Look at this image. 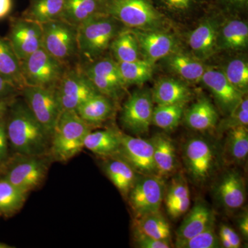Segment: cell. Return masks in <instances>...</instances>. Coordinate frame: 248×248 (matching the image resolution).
<instances>
[{
	"label": "cell",
	"instance_id": "1",
	"mask_svg": "<svg viewBox=\"0 0 248 248\" xmlns=\"http://www.w3.org/2000/svg\"><path fill=\"white\" fill-rule=\"evenodd\" d=\"M6 131L8 140L18 155L42 156L48 149L50 138L26 104L13 107Z\"/></svg>",
	"mask_w": 248,
	"mask_h": 248
},
{
	"label": "cell",
	"instance_id": "20",
	"mask_svg": "<svg viewBox=\"0 0 248 248\" xmlns=\"http://www.w3.org/2000/svg\"><path fill=\"white\" fill-rule=\"evenodd\" d=\"M156 175L168 177L177 169V153L172 140L164 134L151 139Z\"/></svg>",
	"mask_w": 248,
	"mask_h": 248
},
{
	"label": "cell",
	"instance_id": "44",
	"mask_svg": "<svg viewBox=\"0 0 248 248\" xmlns=\"http://www.w3.org/2000/svg\"><path fill=\"white\" fill-rule=\"evenodd\" d=\"M8 141L6 124L1 118L0 119V164L7 159Z\"/></svg>",
	"mask_w": 248,
	"mask_h": 248
},
{
	"label": "cell",
	"instance_id": "39",
	"mask_svg": "<svg viewBox=\"0 0 248 248\" xmlns=\"http://www.w3.org/2000/svg\"><path fill=\"white\" fill-rule=\"evenodd\" d=\"M178 248H221L219 238L215 232L214 226L194 236L186 241L176 242Z\"/></svg>",
	"mask_w": 248,
	"mask_h": 248
},
{
	"label": "cell",
	"instance_id": "7",
	"mask_svg": "<svg viewBox=\"0 0 248 248\" xmlns=\"http://www.w3.org/2000/svg\"><path fill=\"white\" fill-rule=\"evenodd\" d=\"M183 159L191 178L196 183L203 184L211 177L215 170L216 153L208 140L191 138L183 146Z\"/></svg>",
	"mask_w": 248,
	"mask_h": 248
},
{
	"label": "cell",
	"instance_id": "34",
	"mask_svg": "<svg viewBox=\"0 0 248 248\" xmlns=\"http://www.w3.org/2000/svg\"><path fill=\"white\" fill-rule=\"evenodd\" d=\"M186 104L178 103L157 105L153 110L152 124L166 131L174 130L182 120Z\"/></svg>",
	"mask_w": 248,
	"mask_h": 248
},
{
	"label": "cell",
	"instance_id": "47",
	"mask_svg": "<svg viewBox=\"0 0 248 248\" xmlns=\"http://www.w3.org/2000/svg\"><path fill=\"white\" fill-rule=\"evenodd\" d=\"M16 91H17V89L14 86L0 76V100L3 98L9 97Z\"/></svg>",
	"mask_w": 248,
	"mask_h": 248
},
{
	"label": "cell",
	"instance_id": "15",
	"mask_svg": "<svg viewBox=\"0 0 248 248\" xmlns=\"http://www.w3.org/2000/svg\"><path fill=\"white\" fill-rule=\"evenodd\" d=\"M202 79L213 93L221 108L229 114L238 107L244 98V93L234 87L223 72L206 70Z\"/></svg>",
	"mask_w": 248,
	"mask_h": 248
},
{
	"label": "cell",
	"instance_id": "12",
	"mask_svg": "<svg viewBox=\"0 0 248 248\" xmlns=\"http://www.w3.org/2000/svg\"><path fill=\"white\" fill-rule=\"evenodd\" d=\"M153 96L147 91L133 93L124 104L121 120L124 128L135 135L149 130L153 119Z\"/></svg>",
	"mask_w": 248,
	"mask_h": 248
},
{
	"label": "cell",
	"instance_id": "9",
	"mask_svg": "<svg viewBox=\"0 0 248 248\" xmlns=\"http://www.w3.org/2000/svg\"><path fill=\"white\" fill-rule=\"evenodd\" d=\"M55 91L62 111L76 110L81 103L100 93L80 68L66 70Z\"/></svg>",
	"mask_w": 248,
	"mask_h": 248
},
{
	"label": "cell",
	"instance_id": "23",
	"mask_svg": "<svg viewBox=\"0 0 248 248\" xmlns=\"http://www.w3.org/2000/svg\"><path fill=\"white\" fill-rule=\"evenodd\" d=\"M185 119L189 128L197 131H208L217 126L218 116L212 103L203 98L186 111Z\"/></svg>",
	"mask_w": 248,
	"mask_h": 248
},
{
	"label": "cell",
	"instance_id": "17",
	"mask_svg": "<svg viewBox=\"0 0 248 248\" xmlns=\"http://www.w3.org/2000/svg\"><path fill=\"white\" fill-rule=\"evenodd\" d=\"M213 210L204 202H198L183 220L177 231L176 242L186 241L215 225Z\"/></svg>",
	"mask_w": 248,
	"mask_h": 248
},
{
	"label": "cell",
	"instance_id": "49",
	"mask_svg": "<svg viewBox=\"0 0 248 248\" xmlns=\"http://www.w3.org/2000/svg\"><path fill=\"white\" fill-rule=\"evenodd\" d=\"M13 8V0H0V19L9 16Z\"/></svg>",
	"mask_w": 248,
	"mask_h": 248
},
{
	"label": "cell",
	"instance_id": "35",
	"mask_svg": "<svg viewBox=\"0 0 248 248\" xmlns=\"http://www.w3.org/2000/svg\"><path fill=\"white\" fill-rule=\"evenodd\" d=\"M118 63V62H117ZM124 84H139L148 81L153 75V63L147 60L118 63Z\"/></svg>",
	"mask_w": 248,
	"mask_h": 248
},
{
	"label": "cell",
	"instance_id": "45",
	"mask_svg": "<svg viewBox=\"0 0 248 248\" xmlns=\"http://www.w3.org/2000/svg\"><path fill=\"white\" fill-rule=\"evenodd\" d=\"M219 236L226 237L232 245L233 248H239L241 246V238L231 227L221 225L219 229Z\"/></svg>",
	"mask_w": 248,
	"mask_h": 248
},
{
	"label": "cell",
	"instance_id": "27",
	"mask_svg": "<svg viewBox=\"0 0 248 248\" xmlns=\"http://www.w3.org/2000/svg\"><path fill=\"white\" fill-rule=\"evenodd\" d=\"M134 226L135 231L155 239L171 242L170 226L160 211L135 218Z\"/></svg>",
	"mask_w": 248,
	"mask_h": 248
},
{
	"label": "cell",
	"instance_id": "29",
	"mask_svg": "<svg viewBox=\"0 0 248 248\" xmlns=\"http://www.w3.org/2000/svg\"><path fill=\"white\" fill-rule=\"evenodd\" d=\"M217 37L215 24L206 21L192 31L189 37V45L197 55L206 58L213 53L216 46Z\"/></svg>",
	"mask_w": 248,
	"mask_h": 248
},
{
	"label": "cell",
	"instance_id": "36",
	"mask_svg": "<svg viewBox=\"0 0 248 248\" xmlns=\"http://www.w3.org/2000/svg\"><path fill=\"white\" fill-rule=\"evenodd\" d=\"M221 40L223 48L239 50L246 48L248 42V24L243 21H231L223 28Z\"/></svg>",
	"mask_w": 248,
	"mask_h": 248
},
{
	"label": "cell",
	"instance_id": "25",
	"mask_svg": "<svg viewBox=\"0 0 248 248\" xmlns=\"http://www.w3.org/2000/svg\"><path fill=\"white\" fill-rule=\"evenodd\" d=\"M153 102L157 105L186 103L190 99V89L181 81L172 79L160 80L153 89Z\"/></svg>",
	"mask_w": 248,
	"mask_h": 248
},
{
	"label": "cell",
	"instance_id": "11",
	"mask_svg": "<svg viewBox=\"0 0 248 248\" xmlns=\"http://www.w3.org/2000/svg\"><path fill=\"white\" fill-rule=\"evenodd\" d=\"M10 165L4 179L25 193L35 190L46 176L48 164L42 156H24Z\"/></svg>",
	"mask_w": 248,
	"mask_h": 248
},
{
	"label": "cell",
	"instance_id": "22",
	"mask_svg": "<svg viewBox=\"0 0 248 248\" xmlns=\"http://www.w3.org/2000/svg\"><path fill=\"white\" fill-rule=\"evenodd\" d=\"M112 157L113 159L106 161L104 170L122 195L126 197L140 174L124 160L117 156Z\"/></svg>",
	"mask_w": 248,
	"mask_h": 248
},
{
	"label": "cell",
	"instance_id": "37",
	"mask_svg": "<svg viewBox=\"0 0 248 248\" xmlns=\"http://www.w3.org/2000/svg\"><path fill=\"white\" fill-rule=\"evenodd\" d=\"M84 71L85 73L89 74L95 75V76L107 78L123 88L125 86L121 76L118 63L110 59L99 60L90 65L84 70Z\"/></svg>",
	"mask_w": 248,
	"mask_h": 248
},
{
	"label": "cell",
	"instance_id": "46",
	"mask_svg": "<svg viewBox=\"0 0 248 248\" xmlns=\"http://www.w3.org/2000/svg\"><path fill=\"white\" fill-rule=\"evenodd\" d=\"M169 9L174 11H186L190 9L195 0H161Z\"/></svg>",
	"mask_w": 248,
	"mask_h": 248
},
{
	"label": "cell",
	"instance_id": "8",
	"mask_svg": "<svg viewBox=\"0 0 248 248\" xmlns=\"http://www.w3.org/2000/svg\"><path fill=\"white\" fill-rule=\"evenodd\" d=\"M42 48L63 62L78 53L77 27L58 19L42 24Z\"/></svg>",
	"mask_w": 248,
	"mask_h": 248
},
{
	"label": "cell",
	"instance_id": "5",
	"mask_svg": "<svg viewBox=\"0 0 248 248\" xmlns=\"http://www.w3.org/2000/svg\"><path fill=\"white\" fill-rule=\"evenodd\" d=\"M105 14L127 27H153L161 16L148 0H105Z\"/></svg>",
	"mask_w": 248,
	"mask_h": 248
},
{
	"label": "cell",
	"instance_id": "3",
	"mask_svg": "<svg viewBox=\"0 0 248 248\" xmlns=\"http://www.w3.org/2000/svg\"><path fill=\"white\" fill-rule=\"evenodd\" d=\"M117 34L115 19L107 14L97 15L77 27L78 53L94 60L110 46Z\"/></svg>",
	"mask_w": 248,
	"mask_h": 248
},
{
	"label": "cell",
	"instance_id": "30",
	"mask_svg": "<svg viewBox=\"0 0 248 248\" xmlns=\"http://www.w3.org/2000/svg\"><path fill=\"white\" fill-rule=\"evenodd\" d=\"M28 194L2 178L0 179V213L11 217L22 209Z\"/></svg>",
	"mask_w": 248,
	"mask_h": 248
},
{
	"label": "cell",
	"instance_id": "48",
	"mask_svg": "<svg viewBox=\"0 0 248 248\" xmlns=\"http://www.w3.org/2000/svg\"><path fill=\"white\" fill-rule=\"evenodd\" d=\"M238 226L241 234L246 240L248 239V212L244 213L239 217L238 220Z\"/></svg>",
	"mask_w": 248,
	"mask_h": 248
},
{
	"label": "cell",
	"instance_id": "19",
	"mask_svg": "<svg viewBox=\"0 0 248 248\" xmlns=\"http://www.w3.org/2000/svg\"><path fill=\"white\" fill-rule=\"evenodd\" d=\"M101 14H105V0H65L60 19L78 27Z\"/></svg>",
	"mask_w": 248,
	"mask_h": 248
},
{
	"label": "cell",
	"instance_id": "24",
	"mask_svg": "<svg viewBox=\"0 0 248 248\" xmlns=\"http://www.w3.org/2000/svg\"><path fill=\"white\" fill-rule=\"evenodd\" d=\"M121 133L114 129L91 131L85 138L84 148L102 156H115L120 148Z\"/></svg>",
	"mask_w": 248,
	"mask_h": 248
},
{
	"label": "cell",
	"instance_id": "41",
	"mask_svg": "<svg viewBox=\"0 0 248 248\" xmlns=\"http://www.w3.org/2000/svg\"><path fill=\"white\" fill-rule=\"evenodd\" d=\"M248 98H243L238 107L230 114L229 117L223 121L217 128L218 133L228 132L236 127L248 126Z\"/></svg>",
	"mask_w": 248,
	"mask_h": 248
},
{
	"label": "cell",
	"instance_id": "6",
	"mask_svg": "<svg viewBox=\"0 0 248 248\" xmlns=\"http://www.w3.org/2000/svg\"><path fill=\"white\" fill-rule=\"evenodd\" d=\"M165 191L166 186L162 177L140 174L128 195L135 218L159 211Z\"/></svg>",
	"mask_w": 248,
	"mask_h": 248
},
{
	"label": "cell",
	"instance_id": "52",
	"mask_svg": "<svg viewBox=\"0 0 248 248\" xmlns=\"http://www.w3.org/2000/svg\"><path fill=\"white\" fill-rule=\"evenodd\" d=\"M231 1H233V2L236 3H246L247 2L248 0H231Z\"/></svg>",
	"mask_w": 248,
	"mask_h": 248
},
{
	"label": "cell",
	"instance_id": "33",
	"mask_svg": "<svg viewBox=\"0 0 248 248\" xmlns=\"http://www.w3.org/2000/svg\"><path fill=\"white\" fill-rule=\"evenodd\" d=\"M226 151L230 159L237 164L244 162L248 155L247 126L241 125L228 130Z\"/></svg>",
	"mask_w": 248,
	"mask_h": 248
},
{
	"label": "cell",
	"instance_id": "32",
	"mask_svg": "<svg viewBox=\"0 0 248 248\" xmlns=\"http://www.w3.org/2000/svg\"><path fill=\"white\" fill-rule=\"evenodd\" d=\"M169 56V66L182 78L190 81L202 79L205 70L200 62L182 53H170Z\"/></svg>",
	"mask_w": 248,
	"mask_h": 248
},
{
	"label": "cell",
	"instance_id": "42",
	"mask_svg": "<svg viewBox=\"0 0 248 248\" xmlns=\"http://www.w3.org/2000/svg\"><path fill=\"white\" fill-rule=\"evenodd\" d=\"M86 74L91 80V82L95 86L97 91L101 94H104L108 98L116 99L118 97L121 91L124 89L122 86L112 82V81L107 79V78L95 76V75L89 74V73H86Z\"/></svg>",
	"mask_w": 248,
	"mask_h": 248
},
{
	"label": "cell",
	"instance_id": "50",
	"mask_svg": "<svg viewBox=\"0 0 248 248\" xmlns=\"http://www.w3.org/2000/svg\"><path fill=\"white\" fill-rule=\"evenodd\" d=\"M6 110V104L4 101L0 100V119L2 118Z\"/></svg>",
	"mask_w": 248,
	"mask_h": 248
},
{
	"label": "cell",
	"instance_id": "4",
	"mask_svg": "<svg viewBox=\"0 0 248 248\" xmlns=\"http://www.w3.org/2000/svg\"><path fill=\"white\" fill-rule=\"evenodd\" d=\"M26 86L55 88L65 70L63 62L53 58L43 48L21 62Z\"/></svg>",
	"mask_w": 248,
	"mask_h": 248
},
{
	"label": "cell",
	"instance_id": "26",
	"mask_svg": "<svg viewBox=\"0 0 248 248\" xmlns=\"http://www.w3.org/2000/svg\"><path fill=\"white\" fill-rule=\"evenodd\" d=\"M112 103L107 96L98 93L86 99L77 108L76 112L90 124L106 121L112 112Z\"/></svg>",
	"mask_w": 248,
	"mask_h": 248
},
{
	"label": "cell",
	"instance_id": "43",
	"mask_svg": "<svg viewBox=\"0 0 248 248\" xmlns=\"http://www.w3.org/2000/svg\"><path fill=\"white\" fill-rule=\"evenodd\" d=\"M134 237L138 247L141 248H170V241L155 239L151 236L134 230Z\"/></svg>",
	"mask_w": 248,
	"mask_h": 248
},
{
	"label": "cell",
	"instance_id": "51",
	"mask_svg": "<svg viewBox=\"0 0 248 248\" xmlns=\"http://www.w3.org/2000/svg\"><path fill=\"white\" fill-rule=\"evenodd\" d=\"M12 246H9V245L0 242V248H11Z\"/></svg>",
	"mask_w": 248,
	"mask_h": 248
},
{
	"label": "cell",
	"instance_id": "16",
	"mask_svg": "<svg viewBox=\"0 0 248 248\" xmlns=\"http://www.w3.org/2000/svg\"><path fill=\"white\" fill-rule=\"evenodd\" d=\"M216 196L225 208L231 210L241 208L246 200L244 178L236 171L225 173L217 184Z\"/></svg>",
	"mask_w": 248,
	"mask_h": 248
},
{
	"label": "cell",
	"instance_id": "2",
	"mask_svg": "<svg viewBox=\"0 0 248 248\" xmlns=\"http://www.w3.org/2000/svg\"><path fill=\"white\" fill-rule=\"evenodd\" d=\"M91 131V124L76 110H62L52 135L51 152L59 161H67L84 148V140Z\"/></svg>",
	"mask_w": 248,
	"mask_h": 248
},
{
	"label": "cell",
	"instance_id": "31",
	"mask_svg": "<svg viewBox=\"0 0 248 248\" xmlns=\"http://www.w3.org/2000/svg\"><path fill=\"white\" fill-rule=\"evenodd\" d=\"M111 49L117 62H131L139 60L138 40L130 31L118 32L110 44Z\"/></svg>",
	"mask_w": 248,
	"mask_h": 248
},
{
	"label": "cell",
	"instance_id": "18",
	"mask_svg": "<svg viewBox=\"0 0 248 248\" xmlns=\"http://www.w3.org/2000/svg\"><path fill=\"white\" fill-rule=\"evenodd\" d=\"M134 33L147 61L153 63L172 53L174 40L169 34L154 31H138Z\"/></svg>",
	"mask_w": 248,
	"mask_h": 248
},
{
	"label": "cell",
	"instance_id": "28",
	"mask_svg": "<svg viewBox=\"0 0 248 248\" xmlns=\"http://www.w3.org/2000/svg\"><path fill=\"white\" fill-rule=\"evenodd\" d=\"M65 0H31L23 17L44 24L60 19Z\"/></svg>",
	"mask_w": 248,
	"mask_h": 248
},
{
	"label": "cell",
	"instance_id": "10",
	"mask_svg": "<svg viewBox=\"0 0 248 248\" xmlns=\"http://www.w3.org/2000/svg\"><path fill=\"white\" fill-rule=\"evenodd\" d=\"M22 91L27 107L51 138L62 112L55 88L26 86Z\"/></svg>",
	"mask_w": 248,
	"mask_h": 248
},
{
	"label": "cell",
	"instance_id": "40",
	"mask_svg": "<svg viewBox=\"0 0 248 248\" xmlns=\"http://www.w3.org/2000/svg\"><path fill=\"white\" fill-rule=\"evenodd\" d=\"M187 197H190V194L187 182L182 174H177L166 187L164 199L166 208Z\"/></svg>",
	"mask_w": 248,
	"mask_h": 248
},
{
	"label": "cell",
	"instance_id": "13",
	"mask_svg": "<svg viewBox=\"0 0 248 248\" xmlns=\"http://www.w3.org/2000/svg\"><path fill=\"white\" fill-rule=\"evenodd\" d=\"M117 156L124 160L139 174L156 175L151 140L121 133V145Z\"/></svg>",
	"mask_w": 248,
	"mask_h": 248
},
{
	"label": "cell",
	"instance_id": "38",
	"mask_svg": "<svg viewBox=\"0 0 248 248\" xmlns=\"http://www.w3.org/2000/svg\"><path fill=\"white\" fill-rule=\"evenodd\" d=\"M234 87L245 93L248 86V65L242 60H234L228 63L224 73Z\"/></svg>",
	"mask_w": 248,
	"mask_h": 248
},
{
	"label": "cell",
	"instance_id": "21",
	"mask_svg": "<svg viewBox=\"0 0 248 248\" xmlns=\"http://www.w3.org/2000/svg\"><path fill=\"white\" fill-rule=\"evenodd\" d=\"M0 76L17 90L26 86L21 62L7 39L0 37Z\"/></svg>",
	"mask_w": 248,
	"mask_h": 248
},
{
	"label": "cell",
	"instance_id": "14",
	"mask_svg": "<svg viewBox=\"0 0 248 248\" xmlns=\"http://www.w3.org/2000/svg\"><path fill=\"white\" fill-rule=\"evenodd\" d=\"M7 40L21 62L42 48V24L23 17L15 19Z\"/></svg>",
	"mask_w": 248,
	"mask_h": 248
}]
</instances>
